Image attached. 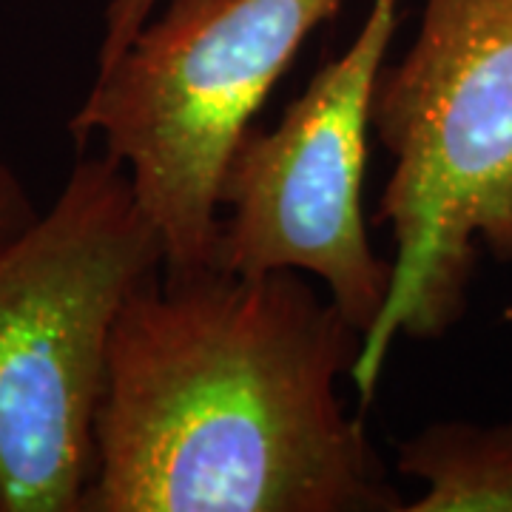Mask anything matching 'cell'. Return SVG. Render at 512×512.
Here are the masks:
<instances>
[{"label":"cell","instance_id":"cell-1","mask_svg":"<svg viewBox=\"0 0 512 512\" xmlns=\"http://www.w3.org/2000/svg\"><path fill=\"white\" fill-rule=\"evenodd\" d=\"M362 342L296 271H154L111 328L83 512H404L339 393Z\"/></svg>","mask_w":512,"mask_h":512},{"label":"cell","instance_id":"cell-2","mask_svg":"<svg viewBox=\"0 0 512 512\" xmlns=\"http://www.w3.org/2000/svg\"><path fill=\"white\" fill-rule=\"evenodd\" d=\"M370 120L393 157L373 222L390 225L396 254L350 373L362 402L396 336L436 342L464 316L484 251L512 262V0H424Z\"/></svg>","mask_w":512,"mask_h":512},{"label":"cell","instance_id":"cell-3","mask_svg":"<svg viewBox=\"0 0 512 512\" xmlns=\"http://www.w3.org/2000/svg\"><path fill=\"white\" fill-rule=\"evenodd\" d=\"M165 262L126 168L83 154L0 248V512H83L114 319Z\"/></svg>","mask_w":512,"mask_h":512},{"label":"cell","instance_id":"cell-4","mask_svg":"<svg viewBox=\"0 0 512 512\" xmlns=\"http://www.w3.org/2000/svg\"><path fill=\"white\" fill-rule=\"evenodd\" d=\"M345 0H165L97 69L69 131L126 168L163 271L217 268L220 180L302 43Z\"/></svg>","mask_w":512,"mask_h":512},{"label":"cell","instance_id":"cell-5","mask_svg":"<svg viewBox=\"0 0 512 512\" xmlns=\"http://www.w3.org/2000/svg\"><path fill=\"white\" fill-rule=\"evenodd\" d=\"M399 0H373L348 52L313 74L274 128L251 126L220 180L217 268L242 276L311 274L367 336L393 259L373 251L362 214L367 128Z\"/></svg>","mask_w":512,"mask_h":512},{"label":"cell","instance_id":"cell-6","mask_svg":"<svg viewBox=\"0 0 512 512\" xmlns=\"http://www.w3.org/2000/svg\"><path fill=\"white\" fill-rule=\"evenodd\" d=\"M396 467L424 484L404 512H512V424H430L399 444Z\"/></svg>","mask_w":512,"mask_h":512},{"label":"cell","instance_id":"cell-7","mask_svg":"<svg viewBox=\"0 0 512 512\" xmlns=\"http://www.w3.org/2000/svg\"><path fill=\"white\" fill-rule=\"evenodd\" d=\"M160 0H109L103 20V40L97 52V69L111 63L131 43V37L143 29Z\"/></svg>","mask_w":512,"mask_h":512},{"label":"cell","instance_id":"cell-8","mask_svg":"<svg viewBox=\"0 0 512 512\" xmlns=\"http://www.w3.org/2000/svg\"><path fill=\"white\" fill-rule=\"evenodd\" d=\"M40 217L35 200L15 174V168L0 157V248L18 239Z\"/></svg>","mask_w":512,"mask_h":512}]
</instances>
